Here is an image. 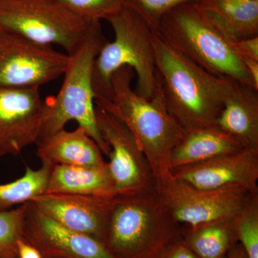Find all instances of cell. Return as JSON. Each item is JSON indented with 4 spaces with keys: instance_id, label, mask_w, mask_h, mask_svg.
<instances>
[{
    "instance_id": "24",
    "label": "cell",
    "mask_w": 258,
    "mask_h": 258,
    "mask_svg": "<svg viewBox=\"0 0 258 258\" xmlns=\"http://www.w3.org/2000/svg\"><path fill=\"white\" fill-rule=\"evenodd\" d=\"M202 0H126L125 6L135 12L157 32L161 19L172 10L186 5H198Z\"/></svg>"
},
{
    "instance_id": "26",
    "label": "cell",
    "mask_w": 258,
    "mask_h": 258,
    "mask_svg": "<svg viewBox=\"0 0 258 258\" xmlns=\"http://www.w3.org/2000/svg\"><path fill=\"white\" fill-rule=\"evenodd\" d=\"M233 47L241 59L258 61V36L234 42Z\"/></svg>"
},
{
    "instance_id": "17",
    "label": "cell",
    "mask_w": 258,
    "mask_h": 258,
    "mask_svg": "<svg viewBox=\"0 0 258 258\" xmlns=\"http://www.w3.org/2000/svg\"><path fill=\"white\" fill-rule=\"evenodd\" d=\"M244 149L216 125L184 129L171 154V170Z\"/></svg>"
},
{
    "instance_id": "4",
    "label": "cell",
    "mask_w": 258,
    "mask_h": 258,
    "mask_svg": "<svg viewBox=\"0 0 258 258\" xmlns=\"http://www.w3.org/2000/svg\"><path fill=\"white\" fill-rule=\"evenodd\" d=\"M107 42L101 21H93L82 43L69 55L60 91L43 101L41 131L36 145L64 129L69 121L75 120L108 157L109 147L96 124L92 83L95 60Z\"/></svg>"
},
{
    "instance_id": "18",
    "label": "cell",
    "mask_w": 258,
    "mask_h": 258,
    "mask_svg": "<svg viewBox=\"0 0 258 258\" xmlns=\"http://www.w3.org/2000/svg\"><path fill=\"white\" fill-rule=\"evenodd\" d=\"M46 192L101 197L116 195L107 162L100 166L55 165Z\"/></svg>"
},
{
    "instance_id": "16",
    "label": "cell",
    "mask_w": 258,
    "mask_h": 258,
    "mask_svg": "<svg viewBox=\"0 0 258 258\" xmlns=\"http://www.w3.org/2000/svg\"><path fill=\"white\" fill-rule=\"evenodd\" d=\"M37 147L40 160L53 165L100 166L106 163L98 144L81 127L72 132L62 129Z\"/></svg>"
},
{
    "instance_id": "1",
    "label": "cell",
    "mask_w": 258,
    "mask_h": 258,
    "mask_svg": "<svg viewBox=\"0 0 258 258\" xmlns=\"http://www.w3.org/2000/svg\"><path fill=\"white\" fill-rule=\"evenodd\" d=\"M153 47L158 83L171 115L184 129L215 125L235 80L210 74L157 33Z\"/></svg>"
},
{
    "instance_id": "2",
    "label": "cell",
    "mask_w": 258,
    "mask_h": 258,
    "mask_svg": "<svg viewBox=\"0 0 258 258\" xmlns=\"http://www.w3.org/2000/svg\"><path fill=\"white\" fill-rule=\"evenodd\" d=\"M134 76V70L128 66L115 71L111 78V100L98 101L113 110L133 132L158 186L170 176L171 154L184 128L168 111L159 86L155 96L147 99L132 88Z\"/></svg>"
},
{
    "instance_id": "8",
    "label": "cell",
    "mask_w": 258,
    "mask_h": 258,
    "mask_svg": "<svg viewBox=\"0 0 258 258\" xmlns=\"http://www.w3.org/2000/svg\"><path fill=\"white\" fill-rule=\"evenodd\" d=\"M157 188L168 211L185 228L234 220L258 195L241 186L197 189L171 176Z\"/></svg>"
},
{
    "instance_id": "23",
    "label": "cell",
    "mask_w": 258,
    "mask_h": 258,
    "mask_svg": "<svg viewBox=\"0 0 258 258\" xmlns=\"http://www.w3.org/2000/svg\"><path fill=\"white\" fill-rule=\"evenodd\" d=\"M236 234L248 258H258V195L235 219Z\"/></svg>"
},
{
    "instance_id": "31",
    "label": "cell",
    "mask_w": 258,
    "mask_h": 258,
    "mask_svg": "<svg viewBox=\"0 0 258 258\" xmlns=\"http://www.w3.org/2000/svg\"><path fill=\"white\" fill-rule=\"evenodd\" d=\"M225 258H226V257Z\"/></svg>"
},
{
    "instance_id": "20",
    "label": "cell",
    "mask_w": 258,
    "mask_h": 258,
    "mask_svg": "<svg viewBox=\"0 0 258 258\" xmlns=\"http://www.w3.org/2000/svg\"><path fill=\"white\" fill-rule=\"evenodd\" d=\"M182 230L185 243L200 258H225L238 243L235 219Z\"/></svg>"
},
{
    "instance_id": "5",
    "label": "cell",
    "mask_w": 258,
    "mask_h": 258,
    "mask_svg": "<svg viewBox=\"0 0 258 258\" xmlns=\"http://www.w3.org/2000/svg\"><path fill=\"white\" fill-rule=\"evenodd\" d=\"M156 33L210 74L252 87L242 59L234 50V42L216 20L198 5H183L168 13Z\"/></svg>"
},
{
    "instance_id": "27",
    "label": "cell",
    "mask_w": 258,
    "mask_h": 258,
    "mask_svg": "<svg viewBox=\"0 0 258 258\" xmlns=\"http://www.w3.org/2000/svg\"><path fill=\"white\" fill-rule=\"evenodd\" d=\"M157 258H200L185 243L183 237L171 243Z\"/></svg>"
},
{
    "instance_id": "30",
    "label": "cell",
    "mask_w": 258,
    "mask_h": 258,
    "mask_svg": "<svg viewBox=\"0 0 258 258\" xmlns=\"http://www.w3.org/2000/svg\"><path fill=\"white\" fill-rule=\"evenodd\" d=\"M226 258H248L240 244L237 243L227 252Z\"/></svg>"
},
{
    "instance_id": "10",
    "label": "cell",
    "mask_w": 258,
    "mask_h": 258,
    "mask_svg": "<svg viewBox=\"0 0 258 258\" xmlns=\"http://www.w3.org/2000/svg\"><path fill=\"white\" fill-rule=\"evenodd\" d=\"M69 55L0 28V87L40 88L64 74Z\"/></svg>"
},
{
    "instance_id": "22",
    "label": "cell",
    "mask_w": 258,
    "mask_h": 258,
    "mask_svg": "<svg viewBox=\"0 0 258 258\" xmlns=\"http://www.w3.org/2000/svg\"><path fill=\"white\" fill-rule=\"evenodd\" d=\"M27 203L0 212V258H17V243L23 239Z\"/></svg>"
},
{
    "instance_id": "14",
    "label": "cell",
    "mask_w": 258,
    "mask_h": 258,
    "mask_svg": "<svg viewBox=\"0 0 258 258\" xmlns=\"http://www.w3.org/2000/svg\"><path fill=\"white\" fill-rule=\"evenodd\" d=\"M114 197L45 192L34 198L31 202L61 225L104 244Z\"/></svg>"
},
{
    "instance_id": "29",
    "label": "cell",
    "mask_w": 258,
    "mask_h": 258,
    "mask_svg": "<svg viewBox=\"0 0 258 258\" xmlns=\"http://www.w3.org/2000/svg\"><path fill=\"white\" fill-rule=\"evenodd\" d=\"M247 74L252 87L258 91V61L242 58Z\"/></svg>"
},
{
    "instance_id": "6",
    "label": "cell",
    "mask_w": 258,
    "mask_h": 258,
    "mask_svg": "<svg viewBox=\"0 0 258 258\" xmlns=\"http://www.w3.org/2000/svg\"><path fill=\"white\" fill-rule=\"evenodd\" d=\"M107 21L114 32V40L105 44L93 64L95 101H110L112 74L123 66L132 68L137 75L136 93L152 99L159 87L153 47L156 32L126 6Z\"/></svg>"
},
{
    "instance_id": "3",
    "label": "cell",
    "mask_w": 258,
    "mask_h": 258,
    "mask_svg": "<svg viewBox=\"0 0 258 258\" xmlns=\"http://www.w3.org/2000/svg\"><path fill=\"white\" fill-rule=\"evenodd\" d=\"M183 237L157 189L116 195L107 223L104 245L115 258H157Z\"/></svg>"
},
{
    "instance_id": "32",
    "label": "cell",
    "mask_w": 258,
    "mask_h": 258,
    "mask_svg": "<svg viewBox=\"0 0 258 258\" xmlns=\"http://www.w3.org/2000/svg\"><path fill=\"white\" fill-rule=\"evenodd\" d=\"M17 258H18V257H17Z\"/></svg>"
},
{
    "instance_id": "7",
    "label": "cell",
    "mask_w": 258,
    "mask_h": 258,
    "mask_svg": "<svg viewBox=\"0 0 258 258\" xmlns=\"http://www.w3.org/2000/svg\"><path fill=\"white\" fill-rule=\"evenodd\" d=\"M93 21L75 13L60 0H0V28L44 45H56L71 55Z\"/></svg>"
},
{
    "instance_id": "15",
    "label": "cell",
    "mask_w": 258,
    "mask_h": 258,
    "mask_svg": "<svg viewBox=\"0 0 258 258\" xmlns=\"http://www.w3.org/2000/svg\"><path fill=\"white\" fill-rule=\"evenodd\" d=\"M215 125L244 148L258 150V91L235 81Z\"/></svg>"
},
{
    "instance_id": "28",
    "label": "cell",
    "mask_w": 258,
    "mask_h": 258,
    "mask_svg": "<svg viewBox=\"0 0 258 258\" xmlns=\"http://www.w3.org/2000/svg\"><path fill=\"white\" fill-rule=\"evenodd\" d=\"M18 258H43L36 247L20 239L17 243Z\"/></svg>"
},
{
    "instance_id": "19",
    "label": "cell",
    "mask_w": 258,
    "mask_h": 258,
    "mask_svg": "<svg viewBox=\"0 0 258 258\" xmlns=\"http://www.w3.org/2000/svg\"><path fill=\"white\" fill-rule=\"evenodd\" d=\"M198 5L232 41L258 36V0H202Z\"/></svg>"
},
{
    "instance_id": "25",
    "label": "cell",
    "mask_w": 258,
    "mask_h": 258,
    "mask_svg": "<svg viewBox=\"0 0 258 258\" xmlns=\"http://www.w3.org/2000/svg\"><path fill=\"white\" fill-rule=\"evenodd\" d=\"M88 21L107 20L124 8L126 0H60Z\"/></svg>"
},
{
    "instance_id": "21",
    "label": "cell",
    "mask_w": 258,
    "mask_h": 258,
    "mask_svg": "<svg viewBox=\"0 0 258 258\" xmlns=\"http://www.w3.org/2000/svg\"><path fill=\"white\" fill-rule=\"evenodd\" d=\"M41 162L39 169H33L27 166L21 177L11 182L0 184V212L8 211L46 192L55 165L47 161Z\"/></svg>"
},
{
    "instance_id": "11",
    "label": "cell",
    "mask_w": 258,
    "mask_h": 258,
    "mask_svg": "<svg viewBox=\"0 0 258 258\" xmlns=\"http://www.w3.org/2000/svg\"><path fill=\"white\" fill-rule=\"evenodd\" d=\"M42 109L39 88L0 87V157L18 156L37 144Z\"/></svg>"
},
{
    "instance_id": "9",
    "label": "cell",
    "mask_w": 258,
    "mask_h": 258,
    "mask_svg": "<svg viewBox=\"0 0 258 258\" xmlns=\"http://www.w3.org/2000/svg\"><path fill=\"white\" fill-rule=\"evenodd\" d=\"M96 124L109 147L107 162L116 195L157 190L152 167L133 132L105 103L95 101Z\"/></svg>"
},
{
    "instance_id": "13",
    "label": "cell",
    "mask_w": 258,
    "mask_h": 258,
    "mask_svg": "<svg viewBox=\"0 0 258 258\" xmlns=\"http://www.w3.org/2000/svg\"><path fill=\"white\" fill-rule=\"evenodd\" d=\"M170 176L197 189L241 186L258 193V150L244 148L198 164L172 169Z\"/></svg>"
},
{
    "instance_id": "12",
    "label": "cell",
    "mask_w": 258,
    "mask_h": 258,
    "mask_svg": "<svg viewBox=\"0 0 258 258\" xmlns=\"http://www.w3.org/2000/svg\"><path fill=\"white\" fill-rule=\"evenodd\" d=\"M23 239L43 258H115L101 242L61 225L31 201L27 203Z\"/></svg>"
}]
</instances>
